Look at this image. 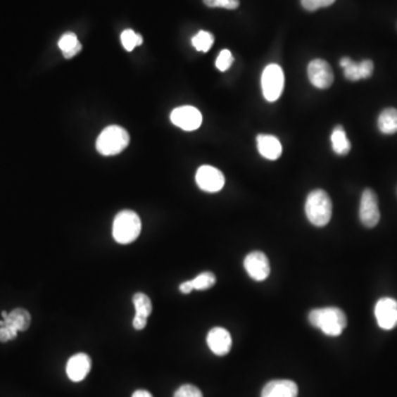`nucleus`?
I'll return each mask as SVG.
<instances>
[{"instance_id":"1","label":"nucleus","mask_w":397,"mask_h":397,"mask_svg":"<svg viewBox=\"0 0 397 397\" xmlns=\"http://www.w3.org/2000/svg\"><path fill=\"white\" fill-rule=\"evenodd\" d=\"M308 319L315 328L320 329L329 336H340L348 324L346 313L336 307L313 309L309 313Z\"/></svg>"},{"instance_id":"2","label":"nucleus","mask_w":397,"mask_h":397,"mask_svg":"<svg viewBox=\"0 0 397 397\" xmlns=\"http://www.w3.org/2000/svg\"><path fill=\"white\" fill-rule=\"evenodd\" d=\"M305 215L315 227H326L332 217V201L324 190L317 189L307 196L305 206Z\"/></svg>"},{"instance_id":"3","label":"nucleus","mask_w":397,"mask_h":397,"mask_svg":"<svg viewBox=\"0 0 397 397\" xmlns=\"http://www.w3.org/2000/svg\"><path fill=\"white\" fill-rule=\"evenodd\" d=\"M141 233V220L136 212L124 210L118 213L113 222V237L118 244L135 242Z\"/></svg>"},{"instance_id":"4","label":"nucleus","mask_w":397,"mask_h":397,"mask_svg":"<svg viewBox=\"0 0 397 397\" xmlns=\"http://www.w3.org/2000/svg\"><path fill=\"white\" fill-rule=\"evenodd\" d=\"M130 140L125 128L116 125L108 126L97 138L96 149L104 156L118 155L127 147Z\"/></svg>"},{"instance_id":"5","label":"nucleus","mask_w":397,"mask_h":397,"mask_svg":"<svg viewBox=\"0 0 397 397\" xmlns=\"http://www.w3.org/2000/svg\"><path fill=\"white\" fill-rule=\"evenodd\" d=\"M285 85L284 71L278 64H270L262 74V89L268 102H275L283 93Z\"/></svg>"},{"instance_id":"6","label":"nucleus","mask_w":397,"mask_h":397,"mask_svg":"<svg viewBox=\"0 0 397 397\" xmlns=\"http://www.w3.org/2000/svg\"><path fill=\"white\" fill-rule=\"evenodd\" d=\"M360 221L367 229L375 227L381 219L379 209V198L374 190L365 189L362 192L359 210Z\"/></svg>"},{"instance_id":"7","label":"nucleus","mask_w":397,"mask_h":397,"mask_svg":"<svg viewBox=\"0 0 397 397\" xmlns=\"http://www.w3.org/2000/svg\"><path fill=\"white\" fill-rule=\"evenodd\" d=\"M196 181L198 188L209 194L221 191L225 184V175L212 165H201L196 171Z\"/></svg>"},{"instance_id":"8","label":"nucleus","mask_w":397,"mask_h":397,"mask_svg":"<svg viewBox=\"0 0 397 397\" xmlns=\"http://www.w3.org/2000/svg\"><path fill=\"white\" fill-rule=\"evenodd\" d=\"M170 120L173 125L186 132H192L198 130L202 124V114L196 107L184 106L177 107L171 112Z\"/></svg>"},{"instance_id":"9","label":"nucleus","mask_w":397,"mask_h":397,"mask_svg":"<svg viewBox=\"0 0 397 397\" xmlns=\"http://www.w3.org/2000/svg\"><path fill=\"white\" fill-rule=\"evenodd\" d=\"M375 319L379 328L393 330L397 327V301L394 298H381L374 308Z\"/></svg>"},{"instance_id":"10","label":"nucleus","mask_w":397,"mask_h":397,"mask_svg":"<svg viewBox=\"0 0 397 397\" xmlns=\"http://www.w3.org/2000/svg\"><path fill=\"white\" fill-rule=\"evenodd\" d=\"M244 268L255 282L267 279L270 274V265L267 256L260 251L250 253L244 260Z\"/></svg>"},{"instance_id":"11","label":"nucleus","mask_w":397,"mask_h":397,"mask_svg":"<svg viewBox=\"0 0 397 397\" xmlns=\"http://www.w3.org/2000/svg\"><path fill=\"white\" fill-rule=\"evenodd\" d=\"M308 77L311 84L317 89H326L334 83V72L330 64L324 60L316 59L309 63Z\"/></svg>"},{"instance_id":"12","label":"nucleus","mask_w":397,"mask_h":397,"mask_svg":"<svg viewBox=\"0 0 397 397\" xmlns=\"http://www.w3.org/2000/svg\"><path fill=\"white\" fill-rule=\"evenodd\" d=\"M206 344L215 355L225 357L232 349V336L227 329L215 327L206 336Z\"/></svg>"},{"instance_id":"13","label":"nucleus","mask_w":397,"mask_h":397,"mask_svg":"<svg viewBox=\"0 0 397 397\" xmlns=\"http://www.w3.org/2000/svg\"><path fill=\"white\" fill-rule=\"evenodd\" d=\"M92 360L85 353L74 354L66 363V375L72 382H81L89 375Z\"/></svg>"},{"instance_id":"14","label":"nucleus","mask_w":397,"mask_h":397,"mask_svg":"<svg viewBox=\"0 0 397 397\" xmlns=\"http://www.w3.org/2000/svg\"><path fill=\"white\" fill-rule=\"evenodd\" d=\"M132 303L135 305V318L132 321V326L136 330H143L153 311L151 298L148 297L146 294L137 293L132 297Z\"/></svg>"},{"instance_id":"15","label":"nucleus","mask_w":397,"mask_h":397,"mask_svg":"<svg viewBox=\"0 0 397 397\" xmlns=\"http://www.w3.org/2000/svg\"><path fill=\"white\" fill-rule=\"evenodd\" d=\"M298 386L291 379H274L265 385L260 397H297Z\"/></svg>"},{"instance_id":"16","label":"nucleus","mask_w":397,"mask_h":397,"mask_svg":"<svg viewBox=\"0 0 397 397\" xmlns=\"http://www.w3.org/2000/svg\"><path fill=\"white\" fill-rule=\"evenodd\" d=\"M256 141L260 155L268 160H277L283 153L282 144L275 136L260 134L258 136Z\"/></svg>"},{"instance_id":"17","label":"nucleus","mask_w":397,"mask_h":397,"mask_svg":"<svg viewBox=\"0 0 397 397\" xmlns=\"http://www.w3.org/2000/svg\"><path fill=\"white\" fill-rule=\"evenodd\" d=\"M217 283V277L214 275L213 272H204L198 274L196 278L191 280H187L179 286V291L182 294L191 293L194 291H206L210 288L213 287Z\"/></svg>"},{"instance_id":"18","label":"nucleus","mask_w":397,"mask_h":397,"mask_svg":"<svg viewBox=\"0 0 397 397\" xmlns=\"http://www.w3.org/2000/svg\"><path fill=\"white\" fill-rule=\"evenodd\" d=\"M31 324V315L23 308H15L8 313L7 318L4 319V326L9 327L15 331L28 330Z\"/></svg>"},{"instance_id":"19","label":"nucleus","mask_w":397,"mask_h":397,"mask_svg":"<svg viewBox=\"0 0 397 397\" xmlns=\"http://www.w3.org/2000/svg\"><path fill=\"white\" fill-rule=\"evenodd\" d=\"M377 127L384 135H393L397 132V110L387 107L381 112L377 118Z\"/></svg>"},{"instance_id":"20","label":"nucleus","mask_w":397,"mask_h":397,"mask_svg":"<svg viewBox=\"0 0 397 397\" xmlns=\"http://www.w3.org/2000/svg\"><path fill=\"white\" fill-rule=\"evenodd\" d=\"M331 144L334 153L340 156H346L351 151V143L346 137V130L342 126H336L331 135Z\"/></svg>"},{"instance_id":"21","label":"nucleus","mask_w":397,"mask_h":397,"mask_svg":"<svg viewBox=\"0 0 397 397\" xmlns=\"http://www.w3.org/2000/svg\"><path fill=\"white\" fill-rule=\"evenodd\" d=\"M65 59H71L81 52L82 44H80L79 39L73 32L64 33L58 44Z\"/></svg>"},{"instance_id":"22","label":"nucleus","mask_w":397,"mask_h":397,"mask_svg":"<svg viewBox=\"0 0 397 397\" xmlns=\"http://www.w3.org/2000/svg\"><path fill=\"white\" fill-rule=\"evenodd\" d=\"M214 44V37L208 31H198L192 38V46L200 52H208Z\"/></svg>"},{"instance_id":"23","label":"nucleus","mask_w":397,"mask_h":397,"mask_svg":"<svg viewBox=\"0 0 397 397\" xmlns=\"http://www.w3.org/2000/svg\"><path fill=\"white\" fill-rule=\"evenodd\" d=\"M120 41L126 51H132L136 46L143 44V37L136 33L132 29H126L120 34Z\"/></svg>"},{"instance_id":"24","label":"nucleus","mask_w":397,"mask_h":397,"mask_svg":"<svg viewBox=\"0 0 397 397\" xmlns=\"http://www.w3.org/2000/svg\"><path fill=\"white\" fill-rule=\"evenodd\" d=\"M340 66L344 69V77L349 81L355 82L360 81L361 79V74H360L359 63L352 61L350 58H342L340 60Z\"/></svg>"},{"instance_id":"25","label":"nucleus","mask_w":397,"mask_h":397,"mask_svg":"<svg viewBox=\"0 0 397 397\" xmlns=\"http://www.w3.org/2000/svg\"><path fill=\"white\" fill-rule=\"evenodd\" d=\"M233 62H234V58L232 56L231 51L229 50H222L219 56H218L215 65H217L220 71L225 72L231 68Z\"/></svg>"},{"instance_id":"26","label":"nucleus","mask_w":397,"mask_h":397,"mask_svg":"<svg viewBox=\"0 0 397 397\" xmlns=\"http://www.w3.org/2000/svg\"><path fill=\"white\" fill-rule=\"evenodd\" d=\"M173 397H203V394L194 385L184 384L179 387Z\"/></svg>"},{"instance_id":"27","label":"nucleus","mask_w":397,"mask_h":397,"mask_svg":"<svg viewBox=\"0 0 397 397\" xmlns=\"http://www.w3.org/2000/svg\"><path fill=\"white\" fill-rule=\"evenodd\" d=\"M208 7L210 8H225V9H237L239 7V0H203Z\"/></svg>"},{"instance_id":"28","label":"nucleus","mask_w":397,"mask_h":397,"mask_svg":"<svg viewBox=\"0 0 397 397\" xmlns=\"http://www.w3.org/2000/svg\"><path fill=\"white\" fill-rule=\"evenodd\" d=\"M336 0H301V5L305 11H316L322 7H329L332 5Z\"/></svg>"},{"instance_id":"29","label":"nucleus","mask_w":397,"mask_h":397,"mask_svg":"<svg viewBox=\"0 0 397 397\" xmlns=\"http://www.w3.org/2000/svg\"><path fill=\"white\" fill-rule=\"evenodd\" d=\"M359 68L361 79H369L374 72V63L372 60H363L359 62Z\"/></svg>"},{"instance_id":"30","label":"nucleus","mask_w":397,"mask_h":397,"mask_svg":"<svg viewBox=\"0 0 397 397\" xmlns=\"http://www.w3.org/2000/svg\"><path fill=\"white\" fill-rule=\"evenodd\" d=\"M18 336V331L7 326L0 327V342L11 341Z\"/></svg>"},{"instance_id":"31","label":"nucleus","mask_w":397,"mask_h":397,"mask_svg":"<svg viewBox=\"0 0 397 397\" xmlns=\"http://www.w3.org/2000/svg\"><path fill=\"white\" fill-rule=\"evenodd\" d=\"M132 397H153V395L148 392V391L138 390L132 394Z\"/></svg>"},{"instance_id":"32","label":"nucleus","mask_w":397,"mask_h":397,"mask_svg":"<svg viewBox=\"0 0 397 397\" xmlns=\"http://www.w3.org/2000/svg\"><path fill=\"white\" fill-rule=\"evenodd\" d=\"M1 316H3V318H7L8 316V313H6V311H3V313H1Z\"/></svg>"}]
</instances>
